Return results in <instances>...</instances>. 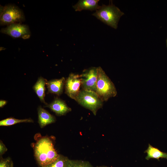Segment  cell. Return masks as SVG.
I'll list each match as a JSON object with an SVG mask.
<instances>
[{
	"label": "cell",
	"mask_w": 167,
	"mask_h": 167,
	"mask_svg": "<svg viewBox=\"0 0 167 167\" xmlns=\"http://www.w3.org/2000/svg\"><path fill=\"white\" fill-rule=\"evenodd\" d=\"M33 148L34 156L41 167L53 162L59 155L54 148L52 140L48 136L39 139Z\"/></svg>",
	"instance_id": "6da1fadb"
},
{
	"label": "cell",
	"mask_w": 167,
	"mask_h": 167,
	"mask_svg": "<svg viewBox=\"0 0 167 167\" xmlns=\"http://www.w3.org/2000/svg\"><path fill=\"white\" fill-rule=\"evenodd\" d=\"M124 14V13L111 1L108 5L102 4L92 15L105 24L116 29L120 18Z\"/></svg>",
	"instance_id": "7a4b0ae2"
},
{
	"label": "cell",
	"mask_w": 167,
	"mask_h": 167,
	"mask_svg": "<svg viewBox=\"0 0 167 167\" xmlns=\"http://www.w3.org/2000/svg\"><path fill=\"white\" fill-rule=\"evenodd\" d=\"M96 92L103 101L115 96L117 93L113 83L101 66L98 67Z\"/></svg>",
	"instance_id": "3957f363"
},
{
	"label": "cell",
	"mask_w": 167,
	"mask_h": 167,
	"mask_svg": "<svg viewBox=\"0 0 167 167\" xmlns=\"http://www.w3.org/2000/svg\"><path fill=\"white\" fill-rule=\"evenodd\" d=\"M79 105L91 111L96 115L103 105V101L95 92L81 89L75 100Z\"/></svg>",
	"instance_id": "277c9868"
},
{
	"label": "cell",
	"mask_w": 167,
	"mask_h": 167,
	"mask_svg": "<svg viewBox=\"0 0 167 167\" xmlns=\"http://www.w3.org/2000/svg\"><path fill=\"white\" fill-rule=\"evenodd\" d=\"M25 19L23 11L18 6L12 4L1 6V25L8 26L15 23H21Z\"/></svg>",
	"instance_id": "5b68a950"
},
{
	"label": "cell",
	"mask_w": 167,
	"mask_h": 167,
	"mask_svg": "<svg viewBox=\"0 0 167 167\" xmlns=\"http://www.w3.org/2000/svg\"><path fill=\"white\" fill-rule=\"evenodd\" d=\"M98 67H92L84 71L80 75L81 89L96 92Z\"/></svg>",
	"instance_id": "8992f818"
},
{
	"label": "cell",
	"mask_w": 167,
	"mask_h": 167,
	"mask_svg": "<svg viewBox=\"0 0 167 167\" xmlns=\"http://www.w3.org/2000/svg\"><path fill=\"white\" fill-rule=\"evenodd\" d=\"M1 32L13 38L21 37L23 39L29 38L31 34L29 27L21 23H15L7 26L2 28Z\"/></svg>",
	"instance_id": "52a82bcc"
},
{
	"label": "cell",
	"mask_w": 167,
	"mask_h": 167,
	"mask_svg": "<svg viewBox=\"0 0 167 167\" xmlns=\"http://www.w3.org/2000/svg\"><path fill=\"white\" fill-rule=\"evenodd\" d=\"M81 86L80 75L71 73L65 80V93L71 98L75 100L81 90Z\"/></svg>",
	"instance_id": "ba28073f"
},
{
	"label": "cell",
	"mask_w": 167,
	"mask_h": 167,
	"mask_svg": "<svg viewBox=\"0 0 167 167\" xmlns=\"http://www.w3.org/2000/svg\"><path fill=\"white\" fill-rule=\"evenodd\" d=\"M45 107L49 108L58 116L65 115L71 110L64 101L58 97L55 98L51 103Z\"/></svg>",
	"instance_id": "9c48e42d"
},
{
	"label": "cell",
	"mask_w": 167,
	"mask_h": 167,
	"mask_svg": "<svg viewBox=\"0 0 167 167\" xmlns=\"http://www.w3.org/2000/svg\"><path fill=\"white\" fill-rule=\"evenodd\" d=\"M66 79L64 77L58 79H54L47 81L46 86L47 93L54 94L58 96L61 95L64 88Z\"/></svg>",
	"instance_id": "30bf717a"
},
{
	"label": "cell",
	"mask_w": 167,
	"mask_h": 167,
	"mask_svg": "<svg viewBox=\"0 0 167 167\" xmlns=\"http://www.w3.org/2000/svg\"><path fill=\"white\" fill-rule=\"evenodd\" d=\"M37 111L38 123L41 128L56 122L55 117L41 106L38 107Z\"/></svg>",
	"instance_id": "8fae6325"
},
{
	"label": "cell",
	"mask_w": 167,
	"mask_h": 167,
	"mask_svg": "<svg viewBox=\"0 0 167 167\" xmlns=\"http://www.w3.org/2000/svg\"><path fill=\"white\" fill-rule=\"evenodd\" d=\"M99 1V0H79L73 7L76 11L83 10L96 11L101 6L98 4Z\"/></svg>",
	"instance_id": "7c38bea8"
},
{
	"label": "cell",
	"mask_w": 167,
	"mask_h": 167,
	"mask_svg": "<svg viewBox=\"0 0 167 167\" xmlns=\"http://www.w3.org/2000/svg\"><path fill=\"white\" fill-rule=\"evenodd\" d=\"M47 80L41 76L39 77L36 82L33 85V89L39 98L40 101L47 105L48 104L45 100V85L46 84Z\"/></svg>",
	"instance_id": "4fadbf2b"
},
{
	"label": "cell",
	"mask_w": 167,
	"mask_h": 167,
	"mask_svg": "<svg viewBox=\"0 0 167 167\" xmlns=\"http://www.w3.org/2000/svg\"><path fill=\"white\" fill-rule=\"evenodd\" d=\"M144 152L147 153L145 158L148 160L150 159H154L159 161L160 158L167 159V153L161 151L158 148L153 147L149 144L147 149Z\"/></svg>",
	"instance_id": "5bb4252c"
},
{
	"label": "cell",
	"mask_w": 167,
	"mask_h": 167,
	"mask_svg": "<svg viewBox=\"0 0 167 167\" xmlns=\"http://www.w3.org/2000/svg\"><path fill=\"white\" fill-rule=\"evenodd\" d=\"M71 160L62 155L59 156L54 161L41 167H71Z\"/></svg>",
	"instance_id": "9a60e30c"
},
{
	"label": "cell",
	"mask_w": 167,
	"mask_h": 167,
	"mask_svg": "<svg viewBox=\"0 0 167 167\" xmlns=\"http://www.w3.org/2000/svg\"><path fill=\"white\" fill-rule=\"evenodd\" d=\"M33 120L31 118L20 119L10 117L1 120L0 126H9L22 122L33 123Z\"/></svg>",
	"instance_id": "2e32d148"
},
{
	"label": "cell",
	"mask_w": 167,
	"mask_h": 167,
	"mask_svg": "<svg viewBox=\"0 0 167 167\" xmlns=\"http://www.w3.org/2000/svg\"><path fill=\"white\" fill-rule=\"evenodd\" d=\"M71 167H93L88 161L71 160Z\"/></svg>",
	"instance_id": "e0dca14e"
},
{
	"label": "cell",
	"mask_w": 167,
	"mask_h": 167,
	"mask_svg": "<svg viewBox=\"0 0 167 167\" xmlns=\"http://www.w3.org/2000/svg\"><path fill=\"white\" fill-rule=\"evenodd\" d=\"M14 163L11 158L8 157L5 158L0 156V167H13Z\"/></svg>",
	"instance_id": "ac0fdd59"
},
{
	"label": "cell",
	"mask_w": 167,
	"mask_h": 167,
	"mask_svg": "<svg viewBox=\"0 0 167 167\" xmlns=\"http://www.w3.org/2000/svg\"><path fill=\"white\" fill-rule=\"evenodd\" d=\"M7 151V148L2 141H0V156H2Z\"/></svg>",
	"instance_id": "d6986e66"
},
{
	"label": "cell",
	"mask_w": 167,
	"mask_h": 167,
	"mask_svg": "<svg viewBox=\"0 0 167 167\" xmlns=\"http://www.w3.org/2000/svg\"><path fill=\"white\" fill-rule=\"evenodd\" d=\"M7 101L5 100H0V107L2 108L7 103Z\"/></svg>",
	"instance_id": "ffe728a7"
},
{
	"label": "cell",
	"mask_w": 167,
	"mask_h": 167,
	"mask_svg": "<svg viewBox=\"0 0 167 167\" xmlns=\"http://www.w3.org/2000/svg\"><path fill=\"white\" fill-rule=\"evenodd\" d=\"M107 167L106 166H99V167Z\"/></svg>",
	"instance_id": "44dd1931"
},
{
	"label": "cell",
	"mask_w": 167,
	"mask_h": 167,
	"mask_svg": "<svg viewBox=\"0 0 167 167\" xmlns=\"http://www.w3.org/2000/svg\"><path fill=\"white\" fill-rule=\"evenodd\" d=\"M166 46L167 47V39H166Z\"/></svg>",
	"instance_id": "7402d4cb"
}]
</instances>
